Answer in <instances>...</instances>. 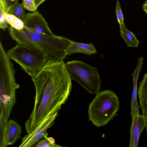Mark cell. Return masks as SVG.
Here are the masks:
<instances>
[{
  "label": "cell",
  "instance_id": "cell-1",
  "mask_svg": "<svg viewBox=\"0 0 147 147\" xmlns=\"http://www.w3.org/2000/svg\"><path fill=\"white\" fill-rule=\"evenodd\" d=\"M31 78L36 95L34 108L25 123L27 134L37 129L48 117L58 112L71 90V80L63 61L47 59Z\"/></svg>",
  "mask_w": 147,
  "mask_h": 147
},
{
  "label": "cell",
  "instance_id": "cell-2",
  "mask_svg": "<svg viewBox=\"0 0 147 147\" xmlns=\"http://www.w3.org/2000/svg\"><path fill=\"white\" fill-rule=\"evenodd\" d=\"M9 29L10 36L17 44L33 49L48 59L63 61L67 55V49L73 41L55 35L47 36L35 33L24 28L20 30L11 26Z\"/></svg>",
  "mask_w": 147,
  "mask_h": 147
},
{
  "label": "cell",
  "instance_id": "cell-3",
  "mask_svg": "<svg viewBox=\"0 0 147 147\" xmlns=\"http://www.w3.org/2000/svg\"><path fill=\"white\" fill-rule=\"evenodd\" d=\"M15 70L7 52L0 53V123L8 119L16 102V90L20 86L16 84Z\"/></svg>",
  "mask_w": 147,
  "mask_h": 147
},
{
  "label": "cell",
  "instance_id": "cell-4",
  "mask_svg": "<svg viewBox=\"0 0 147 147\" xmlns=\"http://www.w3.org/2000/svg\"><path fill=\"white\" fill-rule=\"evenodd\" d=\"M117 96L110 90L99 92L89 105V120L96 127L103 126L117 115L119 110Z\"/></svg>",
  "mask_w": 147,
  "mask_h": 147
},
{
  "label": "cell",
  "instance_id": "cell-5",
  "mask_svg": "<svg viewBox=\"0 0 147 147\" xmlns=\"http://www.w3.org/2000/svg\"><path fill=\"white\" fill-rule=\"evenodd\" d=\"M70 76L89 93L96 95L100 92L101 80L96 67L82 61L73 60L65 63Z\"/></svg>",
  "mask_w": 147,
  "mask_h": 147
},
{
  "label": "cell",
  "instance_id": "cell-6",
  "mask_svg": "<svg viewBox=\"0 0 147 147\" xmlns=\"http://www.w3.org/2000/svg\"><path fill=\"white\" fill-rule=\"evenodd\" d=\"M7 53L10 59L18 64L31 77L38 72L48 59L33 49L19 44H17Z\"/></svg>",
  "mask_w": 147,
  "mask_h": 147
},
{
  "label": "cell",
  "instance_id": "cell-7",
  "mask_svg": "<svg viewBox=\"0 0 147 147\" xmlns=\"http://www.w3.org/2000/svg\"><path fill=\"white\" fill-rule=\"evenodd\" d=\"M23 22L24 28L31 32L47 36L54 35L44 17L37 11L25 14Z\"/></svg>",
  "mask_w": 147,
  "mask_h": 147
},
{
  "label": "cell",
  "instance_id": "cell-8",
  "mask_svg": "<svg viewBox=\"0 0 147 147\" xmlns=\"http://www.w3.org/2000/svg\"><path fill=\"white\" fill-rule=\"evenodd\" d=\"M57 115L58 113L51 115L35 130L25 135L22 140V143L20 147H31L42 138L47 137V131L53 124Z\"/></svg>",
  "mask_w": 147,
  "mask_h": 147
},
{
  "label": "cell",
  "instance_id": "cell-9",
  "mask_svg": "<svg viewBox=\"0 0 147 147\" xmlns=\"http://www.w3.org/2000/svg\"><path fill=\"white\" fill-rule=\"evenodd\" d=\"M21 126L16 122L10 119L5 127L0 129V147H6L13 144L21 137Z\"/></svg>",
  "mask_w": 147,
  "mask_h": 147
},
{
  "label": "cell",
  "instance_id": "cell-10",
  "mask_svg": "<svg viewBox=\"0 0 147 147\" xmlns=\"http://www.w3.org/2000/svg\"><path fill=\"white\" fill-rule=\"evenodd\" d=\"M132 119L130 130V138L129 146L137 147L140 134L145 128V123L142 115L139 113Z\"/></svg>",
  "mask_w": 147,
  "mask_h": 147
},
{
  "label": "cell",
  "instance_id": "cell-11",
  "mask_svg": "<svg viewBox=\"0 0 147 147\" xmlns=\"http://www.w3.org/2000/svg\"><path fill=\"white\" fill-rule=\"evenodd\" d=\"M137 65L134 72L131 74L133 77V89L131 98V115L133 118L139 114V107L137 100V84L140 71L143 64V58L140 57L138 59Z\"/></svg>",
  "mask_w": 147,
  "mask_h": 147
},
{
  "label": "cell",
  "instance_id": "cell-12",
  "mask_svg": "<svg viewBox=\"0 0 147 147\" xmlns=\"http://www.w3.org/2000/svg\"><path fill=\"white\" fill-rule=\"evenodd\" d=\"M140 107L145 123V128L147 134V73L145 74L140 82L137 92Z\"/></svg>",
  "mask_w": 147,
  "mask_h": 147
},
{
  "label": "cell",
  "instance_id": "cell-13",
  "mask_svg": "<svg viewBox=\"0 0 147 147\" xmlns=\"http://www.w3.org/2000/svg\"><path fill=\"white\" fill-rule=\"evenodd\" d=\"M76 53L90 55L96 53L97 52L95 47L92 43L85 44L72 41L67 49V55H70L71 54Z\"/></svg>",
  "mask_w": 147,
  "mask_h": 147
},
{
  "label": "cell",
  "instance_id": "cell-14",
  "mask_svg": "<svg viewBox=\"0 0 147 147\" xmlns=\"http://www.w3.org/2000/svg\"><path fill=\"white\" fill-rule=\"evenodd\" d=\"M121 36L126 42L127 47H138L139 41L135 35L128 30L125 24L120 25Z\"/></svg>",
  "mask_w": 147,
  "mask_h": 147
},
{
  "label": "cell",
  "instance_id": "cell-15",
  "mask_svg": "<svg viewBox=\"0 0 147 147\" xmlns=\"http://www.w3.org/2000/svg\"><path fill=\"white\" fill-rule=\"evenodd\" d=\"M16 0L8 8L5 13L13 15L20 18L23 21L24 19L25 14L24 7L22 3L18 2Z\"/></svg>",
  "mask_w": 147,
  "mask_h": 147
},
{
  "label": "cell",
  "instance_id": "cell-16",
  "mask_svg": "<svg viewBox=\"0 0 147 147\" xmlns=\"http://www.w3.org/2000/svg\"><path fill=\"white\" fill-rule=\"evenodd\" d=\"M4 16L11 27L18 30H20L24 28L23 21L15 16L4 12Z\"/></svg>",
  "mask_w": 147,
  "mask_h": 147
},
{
  "label": "cell",
  "instance_id": "cell-17",
  "mask_svg": "<svg viewBox=\"0 0 147 147\" xmlns=\"http://www.w3.org/2000/svg\"><path fill=\"white\" fill-rule=\"evenodd\" d=\"M55 142L53 138L51 137H49L47 139L40 141L36 146L37 147H61L60 146L55 144Z\"/></svg>",
  "mask_w": 147,
  "mask_h": 147
},
{
  "label": "cell",
  "instance_id": "cell-18",
  "mask_svg": "<svg viewBox=\"0 0 147 147\" xmlns=\"http://www.w3.org/2000/svg\"><path fill=\"white\" fill-rule=\"evenodd\" d=\"M116 13L117 19L119 25L124 24L123 16L121 10L119 1L118 0L116 1Z\"/></svg>",
  "mask_w": 147,
  "mask_h": 147
},
{
  "label": "cell",
  "instance_id": "cell-19",
  "mask_svg": "<svg viewBox=\"0 0 147 147\" xmlns=\"http://www.w3.org/2000/svg\"><path fill=\"white\" fill-rule=\"evenodd\" d=\"M22 3L24 9L30 11H36L34 0H23Z\"/></svg>",
  "mask_w": 147,
  "mask_h": 147
},
{
  "label": "cell",
  "instance_id": "cell-20",
  "mask_svg": "<svg viewBox=\"0 0 147 147\" xmlns=\"http://www.w3.org/2000/svg\"><path fill=\"white\" fill-rule=\"evenodd\" d=\"M4 12L0 10V28L5 31L6 28H9L8 26L9 24L3 16Z\"/></svg>",
  "mask_w": 147,
  "mask_h": 147
},
{
  "label": "cell",
  "instance_id": "cell-21",
  "mask_svg": "<svg viewBox=\"0 0 147 147\" xmlns=\"http://www.w3.org/2000/svg\"><path fill=\"white\" fill-rule=\"evenodd\" d=\"M16 0H5L6 11L10 5Z\"/></svg>",
  "mask_w": 147,
  "mask_h": 147
},
{
  "label": "cell",
  "instance_id": "cell-22",
  "mask_svg": "<svg viewBox=\"0 0 147 147\" xmlns=\"http://www.w3.org/2000/svg\"><path fill=\"white\" fill-rule=\"evenodd\" d=\"M46 0H34L35 5L37 9L38 6L43 2Z\"/></svg>",
  "mask_w": 147,
  "mask_h": 147
},
{
  "label": "cell",
  "instance_id": "cell-23",
  "mask_svg": "<svg viewBox=\"0 0 147 147\" xmlns=\"http://www.w3.org/2000/svg\"><path fill=\"white\" fill-rule=\"evenodd\" d=\"M142 8L147 14V1H145L142 5Z\"/></svg>",
  "mask_w": 147,
  "mask_h": 147
},
{
  "label": "cell",
  "instance_id": "cell-24",
  "mask_svg": "<svg viewBox=\"0 0 147 147\" xmlns=\"http://www.w3.org/2000/svg\"><path fill=\"white\" fill-rule=\"evenodd\" d=\"M146 1H147V0H146Z\"/></svg>",
  "mask_w": 147,
  "mask_h": 147
}]
</instances>
